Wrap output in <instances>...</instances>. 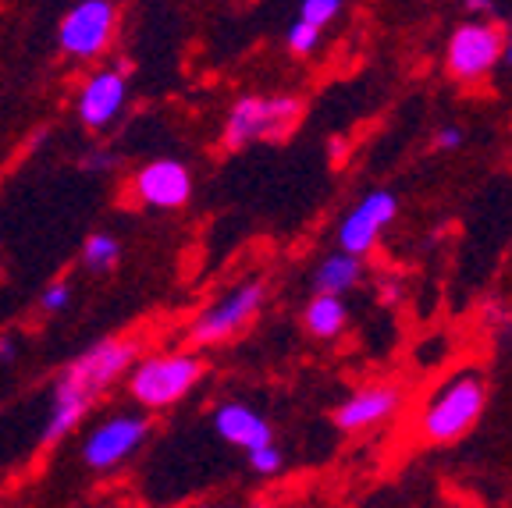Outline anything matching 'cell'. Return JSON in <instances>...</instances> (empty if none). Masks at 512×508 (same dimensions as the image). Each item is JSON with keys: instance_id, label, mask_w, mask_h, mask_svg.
<instances>
[{"instance_id": "52a82bcc", "label": "cell", "mask_w": 512, "mask_h": 508, "mask_svg": "<svg viewBox=\"0 0 512 508\" xmlns=\"http://www.w3.org/2000/svg\"><path fill=\"white\" fill-rule=\"evenodd\" d=\"M399 217V196L388 189H374L342 217L338 224V249L345 253H356V256H367L374 253L377 239H381V231Z\"/></svg>"}, {"instance_id": "30bf717a", "label": "cell", "mask_w": 512, "mask_h": 508, "mask_svg": "<svg viewBox=\"0 0 512 508\" xmlns=\"http://www.w3.org/2000/svg\"><path fill=\"white\" fill-rule=\"evenodd\" d=\"M146 430H150V423H146L143 416H114V420L100 423V427L86 437L82 462H86L89 469H114L121 459H128V455L143 445Z\"/></svg>"}, {"instance_id": "7a4b0ae2", "label": "cell", "mask_w": 512, "mask_h": 508, "mask_svg": "<svg viewBox=\"0 0 512 508\" xmlns=\"http://www.w3.org/2000/svg\"><path fill=\"white\" fill-rule=\"evenodd\" d=\"M488 405V377L484 370H459L424 402L416 416V437L424 445H456L477 427Z\"/></svg>"}, {"instance_id": "5bb4252c", "label": "cell", "mask_w": 512, "mask_h": 508, "mask_svg": "<svg viewBox=\"0 0 512 508\" xmlns=\"http://www.w3.org/2000/svg\"><path fill=\"white\" fill-rule=\"evenodd\" d=\"M303 327L320 338V342H331L349 327V306H345V295L317 292L303 310Z\"/></svg>"}, {"instance_id": "44dd1931", "label": "cell", "mask_w": 512, "mask_h": 508, "mask_svg": "<svg viewBox=\"0 0 512 508\" xmlns=\"http://www.w3.org/2000/svg\"><path fill=\"white\" fill-rule=\"evenodd\" d=\"M68 302H72V288L64 285V281H54V285L43 292V310L47 313H61Z\"/></svg>"}, {"instance_id": "ac0fdd59", "label": "cell", "mask_w": 512, "mask_h": 508, "mask_svg": "<svg viewBox=\"0 0 512 508\" xmlns=\"http://www.w3.org/2000/svg\"><path fill=\"white\" fill-rule=\"evenodd\" d=\"M342 4L345 0H303V4H299V18L320 25V29H328V25L342 15Z\"/></svg>"}, {"instance_id": "e0dca14e", "label": "cell", "mask_w": 512, "mask_h": 508, "mask_svg": "<svg viewBox=\"0 0 512 508\" xmlns=\"http://www.w3.org/2000/svg\"><path fill=\"white\" fill-rule=\"evenodd\" d=\"M320 25H313V22H306V18H299L292 29H288V36H285V43H288V50L296 57H310V54H317V47H320Z\"/></svg>"}, {"instance_id": "d6986e66", "label": "cell", "mask_w": 512, "mask_h": 508, "mask_svg": "<svg viewBox=\"0 0 512 508\" xmlns=\"http://www.w3.org/2000/svg\"><path fill=\"white\" fill-rule=\"evenodd\" d=\"M249 455V469L253 473H260V477H274V473H281V466H285V459H281V448H274V441H267V445L253 448Z\"/></svg>"}, {"instance_id": "4fadbf2b", "label": "cell", "mask_w": 512, "mask_h": 508, "mask_svg": "<svg viewBox=\"0 0 512 508\" xmlns=\"http://www.w3.org/2000/svg\"><path fill=\"white\" fill-rule=\"evenodd\" d=\"M214 430L228 441V445L242 448V452H253V448L274 441L271 423L264 420L260 413H253L249 405L242 402H224L221 409L214 413Z\"/></svg>"}, {"instance_id": "8992f818", "label": "cell", "mask_w": 512, "mask_h": 508, "mask_svg": "<svg viewBox=\"0 0 512 508\" xmlns=\"http://www.w3.org/2000/svg\"><path fill=\"white\" fill-rule=\"evenodd\" d=\"M264 299H267L264 281H246V285H239L235 292L217 299L210 310H203L200 317L192 320L189 342L207 349V345H221V342H228V338H235L242 327L253 324L256 313L264 310Z\"/></svg>"}, {"instance_id": "ffe728a7", "label": "cell", "mask_w": 512, "mask_h": 508, "mask_svg": "<svg viewBox=\"0 0 512 508\" xmlns=\"http://www.w3.org/2000/svg\"><path fill=\"white\" fill-rule=\"evenodd\" d=\"M463 143H466V132L456 125V121H448V125H441L438 132H434V150L438 153H452Z\"/></svg>"}, {"instance_id": "2e32d148", "label": "cell", "mask_w": 512, "mask_h": 508, "mask_svg": "<svg viewBox=\"0 0 512 508\" xmlns=\"http://www.w3.org/2000/svg\"><path fill=\"white\" fill-rule=\"evenodd\" d=\"M118 253L121 249L111 235H89V242L82 246V263L89 270H96V274H104V270H111L118 263Z\"/></svg>"}, {"instance_id": "5b68a950", "label": "cell", "mask_w": 512, "mask_h": 508, "mask_svg": "<svg viewBox=\"0 0 512 508\" xmlns=\"http://www.w3.org/2000/svg\"><path fill=\"white\" fill-rule=\"evenodd\" d=\"M203 377V363L196 356H185V352H175V356H153L146 363H139L132 370V381H128V391L139 405L146 409H168L178 398H185L192 391V384Z\"/></svg>"}, {"instance_id": "7c38bea8", "label": "cell", "mask_w": 512, "mask_h": 508, "mask_svg": "<svg viewBox=\"0 0 512 508\" xmlns=\"http://www.w3.org/2000/svg\"><path fill=\"white\" fill-rule=\"evenodd\" d=\"M125 72H100L82 86L79 118L86 128H107L125 107Z\"/></svg>"}, {"instance_id": "277c9868", "label": "cell", "mask_w": 512, "mask_h": 508, "mask_svg": "<svg viewBox=\"0 0 512 508\" xmlns=\"http://www.w3.org/2000/svg\"><path fill=\"white\" fill-rule=\"evenodd\" d=\"M498 61H505L502 25L488 22V18H470L452 29L445 47V75L452 82L473 86V82L488 79Z\"/></svg>"}, {"instance_id": "7402d4cb", "label": "cell", "mask_w": 512, "mask_h": 508, "mask_svg": "<svg viewBox=\"0 0 512 508\" xmlns=\"http://www.w3.org/2000/svg\"><path fill=\"white\" fill-rule=\"evenodd\" d=\"M118 164V157H114V153H93V157H86L82 160V167H86V171H111V167Z\"/></svg>"}, {"instance_id": "8fae6325", "label": "cell", "mask_w": 512, "mask_h": 508, "mask_svg": "<svg viewBox=\"0 0 512 508\" xmlns=\"http://www.w3.org/2000/svg\"><path fill=\"white\" fill-rule=\"evenodd\" d=\"M132 192H136L139 203L153 210H178L192 196V175L189 167L178 164V160H153V164L136 171Z\"/></svg>"}, {"instance_id": "9a60e30c", "label": "cell", "mask_w": 512, "mask_h": 508, "mask_svg": "<svg viewBox=\"0 0 512 508\" xmlns=\"http://www.w3.org/2000/svg\"><path fill=\"white\" fill-rule=\"evenodd\" d=\"M363 256L345 253V249H335L331 256L313 267V288L317 292H331V295H345L363 281Z\"/></svg>"}, {"instance_id": "cb8c5ba5", "label": "cell", "mask_w": 512, "mask_h": 508, "mask_svg": "<svg viewBox=\"0 0 512 508\" xmlns=\"http://www.w3.org/2000/svg\"><path fill=\"white\" fill-rule=\"evenodd\" d=\"M377 288H381V299L384 302H399L402 299V281L399 278H384Z\"/></svg>"}, {"instance_id": "6da1fadb", "label": "cell", "mask_w": 512, "mask_h": 508, "mask_svg": "<svg viewBox=\"0 0 512 508\" xmlns=\"http://www.w3.org/2000/svg\"><path fill=\"white\" fill-rule=\"evenodd\" d=\"M139 356L136 342H100L89 352H82L75 363L64 366V374L54 384V405H50V420L43 427V445H57L61 437L75 430L89 405L104 395L125 370H132Z\"/></svg>"}, {"instance_id": "ba28073f", "label": "cell", "mask_w": 512, "mask_h": 508, "mask_svg": "<svg viewBox=\"0 0 512 508\" xmlns=\"http://www.w3.org/2000/svg\"><path fill=\"white\" fill-rule=\"evenodd\" d=\"M114 25H118V8H114L111 0H82L61 22V32H57L61 36V50L89 61V57H96L111 43Z\"/></svg>"}, {"instance_id": "d4e9b609", "label": "cell", "mask_w": 512, "mask_h": 508, "mask_svg": "<svg viewBox=\"0 0 512 508\" xmlns=\"http://www.w3.org/2000/svg\"><path fill=\"white\" fill-rule=\"evenodd\" d=\"M505 61L512 64V29H509V36H505Z\"/></svg>"}, {"instance_id": "3957f363", "label": "cell", "mask_w": 512, "mask_h": 508, "mask_svg": "<svg viewBox=\"0 0 512 508\" xmlns=\"http://www.w3.org/2000/svg\"><path fill=\"white\" fill-rule=\"evenodd\" d=\"M303 121V100L292 93H278V96H239L235 107L228 111L221 132V146L224 150H246L249 143H278L285 135L296 132V125Z\"/></svg>"}, {"instance_id": "9c48e42d", "label": "cell", "mask_w": 512, "mask_h": 508, "mask_svg": "<svg viewBox=\"0 0 512 508\" xmlns=\"http://www.w3.org/2000/svg\"><path fill=\"white\" fill-rule=\"evenodd\" d=\"M402 388L399 384H363L356 388L342 405L335 409L331 423L342 434H360V430H374L388 423L402 409Z\"/></svg>"}, {"instance_id": "603a6c76", "label": "cell", "mask_w": 512, "mask_h": 508, "mask_svg": "<svg viewBox=\"0 0 512 508\" xmlns=\"http://www.w3.org/2000/svg\"><path fill=\"white\" fill-rule=\"evenodd\" d=\"M498 8V0H463V11H470L473 18H484Z\"/></svg>"}]
</instances>
